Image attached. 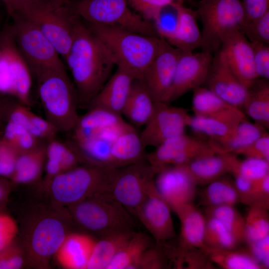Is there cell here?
<instances>
[{"label":"cell","mask_w":269,"mask_h":269,"mask_svg":"<svg viewBox=\"0 0 269 269\" xmlns=\"http://www.w3.org/2000/svg\"><path fill=\"white\" fill-rule=\"evenodd\" d=\"M64 59L71 72L78 105L88 108L110 77L116 66L115 61L104 45L79 18L72 43Z\"/></svg>","instance_id":"1"},{"label":"cell","mask_w":269,"mask_h":269,"mask_svg":"<svg viewBox=\"0 0 269 269\" xmlns=\"http://www.w3.org/2000/svg\"><path fill=\"white\" fill-rule=\"evenodd\" d=\"M118 115L98 107H90L79 119L68 142L82 164L114 168L110 151L116 140L133 128Z\"/></svg>","instance_id":"2"},{"label":"cell","mask_w":269,"mask_h":269,"mask_svg":"<svg viewBox=\"0 0 269 269\" xmlns=\"http://www.w3.org/2000/svg\"><path fill=\"white\" fill-rule=\"evenodd\" d=\"M104 45L116 66L135 79H140L160 49L164 39L105 25L88 23L86 25Z\"/></svg>","instance_id":"3"},{"label":"cell","mask_w":269,"mask_h":269,"mask_svg":"<svg viewBox=\"0 0 269 269\" xmlns=\"http://www.w3.org/2000/svg\"><path fill=\"white\" fill-rule=\"evenodd\" d=\"M46 119L59 132H71L79 119L77 93L65 69L35 76Z\"/></svg>","instance_id":"4"},{"label":"cell","mask_w":269,"mask_h":269,"mask_svg":"<svg viewBox=\"0 0 269 269\" xmlns=\"http://www.w3.org/2000/svg\"><path fill=\"white\" fill-rule=\"evenodd\" d=\"M70 207L76 222L100 238L134 231V216L108 192L96 194Z\"/></svg>","instance_id":"5"},{"label":"cell","mask_w":269,"mask_h":269,"mask_svg":"<svg viewBox=\"0 0 269 269\" xmlns=\"http://www.w3.org/2000/svg\"><path fill=\"white\" fill-rule=\"evenodd\" d=\"M68 3L37 0L14 12L37 27L64 58L71 47L79 18Z\"/></svg>","instance_id":"6"},{"label":"cell","mask_w":269,"mask_h":269,"mask_svg":"<svg viewBox=\"0 0 269 269\" xmlns=\"http://www.w3.org/2000/svg\"><path fill=\"white\" fill-rule=\"evenodd\" d=\"M195 10L202 23V51L213 54L224 37L245 21L241 0H199Z\"/></svg>","instance_id":"7"},{"label":"cell","mask_w":269,"mask_h":269,"mask_svg":"<svg viewBox=\"0 0 269 269\" xmlns=\"http://www.w3.org/2000/svg\"><path fill=\"white\" fill-rule=\"evenodd\" d=\"M114 169L82 164L56 175L46 184L57 202L71 206L96 194L108 192Z\"/></svg>","instance_id":"8"},{"label":"cell","mask_w":269,"mask_h":269,"mask_svg":"<svg viewBox=\"0 0 269 269\" xmlns=\"http://www.w3.org/2000/svg\"><path fill=\"white\" fill-rule=\"evenodd\" d=\"M128 0H78L73 12L88 23L158 36L154 24L132 10Z\"/></svg>","instance_id":"9"},{"label":"cell","mask_w":269,"mask_h":269,"mask_svg":"<svg viewBox=\"0 0 269 269\" xmlns=\"http://www.w3.org/2000/svg\"><path fill=\"white\" fill-rule=\"evenodd\" d=\"M18 47L35 76L51 70L65 69L59 54L33 23L17 13L11 15Z\"/></svg>","instance_id":"10"},{"label":"cell","mask_w":269,"mask_h":269,"mask_svg":"<svg viewBox=\"0 0 269 269\" xmlns=\"http://www.w3.org/2000/svg\"><path fill=\"white\" fill-rule=\"evenodd\" d=\"M156 173L146 160L116 168L108 193L134 216L154 183Z\"/></svg>","instance_id":"11"},{"label":"cell","mask_w":269,"mask_h":269,"mask_svg":"<svg viewBox=\"0 0 269 269\" xmlns=\"http://www.w3.org/2000/svg\"><path fill=\"white\" fill-rule=\"evenodd\" d=\"M146 154V160L157 173L170 165H182L216 153L210 142L183 134L172 137Z\"/></svg>","instance_id":"12"},{"label":"cell","mask_w":269,"mask_h":269,"mask_svg":"<svg viewBox=\"0 0 269 269\" xmlns=\"http://www.w3.org/2000/svg\"><path fill=\"white\" fill-rule=\"evenodd\" d=\"M0 59L9 77L11 95L20 104L29 105L31 71L16 44L12 26L0 33Z\"/></svg>","instance_id":"13"},{"label":"cell","mask_w":269,"mask_h":269,"mask_svg":"<svg viewBox=\"0 0 269 269\" xmlns=\"http://www.w3.org/2000/svg\"><path fill=\"white\" fill-rule=\"evenodd\" d=\"M189 116L185 108L163 102H155L152 117L139 134L144 147H156L166 140L184 134Z\"/></svg>","instance_id":"14"},{"label":"cell","mask_w":269,"mask_h":269,"mask_svg":"<svg viewBox=\"0 0 269 269\" xmlns=\"http://www.w3.org/2000/svg\"><path fill=\"white\" fill-rule=\"evenodd\" d=\"M159 195L174 212L193 203L197 185L183 165H170L160 169L154 177Z\"/></svg>","instance_id":"15"},{"label":"cell","mask_w":269,"mask_h":269,"mask_svg":"<svg viewBox=\"0 0 269 269\" xmlns=\"http://www.w3.org/2000/svg\"><path fill=\"white\" fill-rule=\"evenodd\" d=\"M181 52L164 39L161 48L140 79L155 102L165 101L172 85Z\"/></svg>","instance_id":"16"},{"label":"cell","mask_w":269,"mask_h":269,"mask_svg":"<svg viewBox=\"0 0 269 269\" xmlns=\"http://www.w3.org/2000/svg\"><path fill=\"white\" fill-rule=\"evenodd\" d=\"M213 54L201 50L181 52L171 88L164 102L170 104L205 82Z\"/></svg>","instance_id":"17"},{"label":"cell","mask_w":269,"mask_h":269,"mask_svg":"<svg viewBox=\"0 0 269 269\" xmlns=\"http://www.w3.org/2000/svg\"><path fill=\"white\" fill-rule=\"evenodd\" d=\"M171 209L157 192L154 183L134 216L151 235L155 243L170 242L175 236Z\"/></svg>","instance_id":"18"},{"label":"cell","mask_w":269,"mask_h":269,"mask_svg":"<svg viewBox=\"0 0 269 269\" xmlns=\"http://www.w3.org/2000/svg\"><path fill=\"white\" fill-rule=\"evenodd\" d=\"M204 84L206 87L222 100L243 111L248 88L232 71L220 49L213 54Z\"/></svg>","instance_id":"19"},{"label":"cell","mask_w":269,"mask_h":269,"mask_svg":"<svg viewBox=\"0 0 269 269\" xmlns=\"http://www.w3.org/2000/svg\"><path fill=\"white\" fill-rule=\"evenodd\" d=\"M66 227L54 216H45L32 226L28 237L29 253L36 261L46 262L55 255L67 236Z\"/></svg>","instance_id":"20"},{"label":"cell","mask_w":269,"mask_h":269,"mask_svg":"<svg viewBox=\"0 0 269 269\" xmlns=\"http://www.w3.org/2000/svg\"><path fill=\"white\" fill-rule=\"evenodd\" d=\"M220 49L232 71L246 87L248 88L259 78L254 68L251 43L240 29L228 34Z\"/></svg>","instance_id":"21"},{"label":"cell","mask_w":269,"mask_h":269,"mask_svg":"<svg viewBox=\"0 0 269 269\" xmlns=\"http://www.w3.org/2000/svg\"><path fill=\"white\" fill-rule=\"evenodd\" d=\"M246 118L243 111L231 108L207 116H189L187 127L208 138L212 143H221L233 134L240 122Z\"/></svg>","instance_id":"22"},{"label":"cell","mask_w":269,"mask_h":269,"mask_svg":"<svg viewBox=\"0 0 269 269\" xmlns=\"http://www.w3.org/2000/svg\"><path fill=\"white\" fill-rule=\"evenodd\" d=\"M183 0H175L171 4L176 13L173 29L164 39L182 52H194L201 47V30L195 10L184 5Z\"/></svg>","instance_id":"23"},{"label":"cell","mask_w":269,"mask_h":269,"mask_svg":"<svg viewBox=\"0 0 269 269\" xmlns=\"http://www.w3.org/2000/svg\"><path fill=\"white\" fill-rule=\"evenodd\" d=\"M134 80L130 74L117 68L93 99L88 109L98 107L122 115Z\"/></svg>","instance_id":"24"},{"label":"cell","mask_w":269,"mask_h":269,"mask_svg":"<svg viewBox=\"0 0 269 269\" xmlns=\"http://www.w3.org/2000/svg\"><path fill=\"white\" fill-rule=\"evenodd\" d=\"M238 158L237 155L234 153H216L201 157L182 165L197 186H206L231 173Z\"/></svg>","instance_id":"25"},{"label":"cell","mask_w":269,"mask_h":269,"mask_svg":"<svg viewBox=\"0 0 269 269\" xmlns=\"http://www.w3.org/2000/svg\"><path fill=\"white\" fill-rule=\"evenodd\" d=\"M181 224L176 252L192 248L204 249L206 218L193 203L175 212Z\"/></svg>","instance_id":"26"},{"label":"cell","mask_w":269,"mask_h":269,"mask_svg":"<svg viewBox=\"0 0 269 269\" xmlns=\"http://www.w3.org/2000/svg\"><path fill=\"white\" fill-rule=\"evenodd\" d=\"M95 242L86 234L67 235L55 254L58 262L66 269H87Z\"/></svg>","instance_id":"27"},{"label":"cell","mask_w":269,"mask_h":269,"mask_svg":"<svg viewBox=\"0 0 269 269\" xmlns=\"http://www.w3.org/2000/svg\"><path fill=\"white\" fill-rule=\"evenodd\" d=\"M155 103L142 80L135 79L122 115L134 127L145 126L152 117Z\"/></svg>","instance_id":"28"},{"label":"cell","mask_w":269,"mask_h":269,"mask_svg":"<svg viewBox=\"0 0 269 269\" xmlns=\"http://www.w3.org/2000/svg\"><path fill=\"white\" fill-rule=\"evenodd\" d=\"M135 127L122 134L110 151L113 167L118 168L146 160V153Z\"/></svg>","instance_id":"29"},{"label":"cell","mask_w":269,"mask_h":269,"mask_svg":"<svg viewBox=\"0 0 269 269\" xmlns=\"http://www.w3.org/2000/svg\"><path fill=\"white\" fill-rule=\"evenodd\" d=\"M243 110L255 123L269 130V80L258 78L248 88Z\"/></svg>","instance_id":"30"},{"label":"cell","mask_w":269,"mask_h":269,"mask_svg":"<svg viewBox=\"0 0 269 269\" xmlns=\"http://www.w3.org/2000/svg\"><path fill=\"white\" fill-rule=\"evenodd\" d=\"M46 159V144L18 154L14 172L10 179L15 183L27 184L37 180L42 173Z\"/></svg>","instance_id":"31"},{"label":"cell","mask_w":269,"mask_h":269,"mask_svg":"<svg viewBox=\"0 0 269 269\" xmlns=\"http://www.w3.org/2000/svg\"><path fill=\"white\" fill-rule=\"evenodd\" d=\"M135 231L113 234L96 241L87 269H106Z\"/></svg>","instance_id":"32"},{"label":"cell","mask_w":269,"mask_h":269,"mask_svg":"<svg viewBox=\"0 0 269 269\" xmlns=\"http://www.w3.org/2000/svg\"><path fill=\"white\" fill-rule=\"evenodd\" d=\"M267 130L256 123H251L245 118L236 127L231 136L221 143H210L216 153H234L248 146L262 136Z\"/></svg>","instance_id":"33"},{"label":"cell","mask_w":269,"mask_h":269,"mask_svg":"<svg viewBox=\"0 0 269 269\" xmlns=\"http://www.w3.org/2000/svg\"><path fill=\"white\" fill-rule=\"evenodd\" d=\"M206 186L200 195V201L206 207L234 206L240 202L234 180L226 175Z\"/></svg>","instance_id":"34"},{"label":"cell","mask_w":269,"mask_h":269,"mask_svg":"<svg viewBox=\"0 0 269 269\" xmlns=\"http://www.w3.org/2000/svg\"><path fill=\"white\" fill-rule=\"evenodd\" d=\"M170 242H154L144 251L130 269H175L176 247Z\"/></svg>","instance_id":"35"},{"label":"cell","mask_w":269,"mask_h":269,"mask_svg":"<svg viewBox=\"0 0 269 269\" xmlns=\"http://www.w3.org/2000/svg\"><path fill=\"white\" fill-rule=\"evenodd\" d=\"M212 263L225 269H264L247 250L204 248Z\"/></svg>","instance_id":"36"},{"label":"cell","mask_w":269,"mask_h":269,"mask_svg":"<svg viewBox=\"0 0 269 269\" xmlns=\"http://www.w3.org/2000/svg\"><path fill=\"white\" fill-rule=\"evenodd\" d=\"M154 241L151 237L142 232H135L110 262L106 269H130Z\"/></svg>","instance_id":"37"},{"label":"cell","mask_w":269,"mask_h":269,"mask_svg":"<svg viewBox=\"0 0 269 269\" xmlns=\"http://www.w3.org/2000/svg\"><path fill=\"white\" fill-rule=\"evenodd\" d=\"M205 215L220 221L240 244L245 242V218L234 206L206 207Z\"/></svg>","instance_id":"38"},{"label":"cell","mask_w":269,"mask_h":269,"mask_svg":"<svg viewBox=\"0 0 269 269\" xmlns=\"http://www.w3.org/2000/svg\"><path fill=\"white\" fill-rule=\"evenodd\" d=\"M205 216L204 248L229 249L238 247L240 243L217 219Z\"/></svg>","instance_id":"39"},{"label":"cell","mask_w":269,"mask_h":269,"mask_svg":"<svg viewBox=\"0 0 269 269\" xmlns=\"http://www.w3.org/2000/svg\"><path fill=\"white\" fill-rule=\"evenodd\" d=\"M192 109L194 115L207 116L233 108L206 87L193 90Z\"/></svg>","instance_id":"40"},{"label":"cell","mask_w":269,"mask_h":269,"mask_svg":"<svg viewBox=\"0 0 269 269\" xmlns=\"http://www.w3.org/2000/svg\"><path fill=\"white\" fill-rule=\"evenodd\" d=\"M268 211L259 206H249L245 218V242L247 244L269 235Z\"/></svg>","instance_id":"41"},{"label":"cell","mask_w":269,"mask_h":269,"mask_svg":"<svg viewBox=\"0 0 269 269\" xmlns=\"http://www.w3.org/2000/svg\"><path fill=\"white\" fill-rule=\"evenodd\" d=\"M46 144V158L60 164L63 172L69 170L82 164L74 149L68 143H64L55 138Z\"/></svg>","instance_id":"42"},{"label":"cell","mask_w":269,"mask_h":269,"mask_svg":"<svg viewBox=\"0 0 269 269\" xmlns=\"http://www.w3.org/2000/svg\"><path fill=\"white\" fill-rule=\"evenodd\" d=\"M258 182L269 174V161L261 158L246 157L237 159L231 173Z\"/></svg>","instance_id":"43"},{"label":"cell","mask_w":269,"mask_h":269,"mask_svg":"<svg viewBox=\"0 0 269 269\" xmlns=\"http://www.w3.org/2000/svg\"><path fill=\"white\" fill-rule=\"evenodd\" d=\"M213 269L214 264L204 249L192 248L176 253L175 269Z\"/></svg>","instance_id":"44"},{"label":"cell","mask_w":269,"mask_h":269,"mask_svg":"<svg viewBox=\"0 0 269 269\" xmlns=\"http://www.w3.org/2000/svg\"><path fill=\"white\" fill-rule=\"evenodd\" d=\"M241 30L250 42L269 45V11L257 18L244 22Z\"/></svg>","instance_id":"45"},{"label":"cell","mask_w":269,"mask_h":269,"mask_svg":"<svg viewBox=\"0 0 269 269\" xmlns=\"http://www.w3.org/2000/svg\"><path fill=\"white\" fill-rule=\"evenodd\" d=\"M175 0H128L137 13L145 19L154 22L159 17L163 10Z\"/></svg>","instance_id":"46"},{"label":"cell","mask_w":269,"mask_h":269,"mask_svg":"<svg viewBox=\"0 0 269 269\" xmlns=\"http://www.w3.org/2000/svg\"><path fill=\"white\" fill-rule=\"evenodd\" d=\"M253 51L254 65L259 78L269 79V45L251 42Z\"/></svg>","instance_id":"47"},{"label":"cell","mask_w":269,"mask_h":269,"mask_svg":"<svg viewBox=\"0 0 269 269\" xmlns=\"http://www.w3.org/2000/svg\"><path fill=\"white\" fill-rule=\"evenodd\" d=\"M18 155L16 150L3 138H0V176L10 178Z\"/></svg>","instance_id":"48"},{"label":"cell","mask_w":269,"mask_h":269,"mask_svg":"<svg viewBox=\"0 0 269 269\" xmlns=\"http://www.w3.org/2000/svg\"><path fill=\"white\" fill-rule=\"evenodd\" d=\"M23 264L21 249L14 240L0 251V269H18Z\"/></svg>","instance_id":"49"},{"label":"cell","mask_w":269,"mask_h":269,"mask_svg":"<svg viewBox=\"0 0 269 269\" xmlns=\"http://www.w3.org/2000/svg\"><path fill=\"white\" fill-rule=\"evenodd\" d=\"M29 111L27 106L20 103L13 104L8 114L6 121L22 126L33 135L41 139L39 133L31 123L29 115Z\"/></svg>","instance_id":"50"},{"label":"cell","mask_w":269,"mask_h":269,"mask_svg":"<svg viewBox=\"0 0 269 269\" xmlns=\"http://www.w3.org/2000/svg\"><path fill=\"white\" fill-rule=\"evenodd\" d=\"M236 155L245 157L261 158L269 161V134L268 132L239 150Z\"/></svg>","instance_id":"51"},{"label":"cell","mask_w":269,"mask_h":269,"mask_svg":"<svg viewBox=\"0 0 269 269\" xmlns=\"http://www.w3.org/2000/svg\"><path fill=\"white\" fill-rule=\"evenodd\" d=\"M18 231L15 221L9 215L0 213V251L15 238Z\"/></svg>","instance_id":"52"},{"label":"cell","mask_w":269,"mask_h":269,"mask_svg":"<svg viewBox=\"0 0 269 269\" xmlns=\"http://www.w3.org/2000/svg\"><path fill=\"white\" fill-rule=\"evenodd\" d=\"M248 206H257L269 210V174L256 182Z\"/></svg>","instance_id":"53"},{"label":"cell","mask_w":269,"mask_h":269,"mask_svg":"<svg viewBox=\"0 0 269 269\" xmlns=\"http://www.w3.org/2000/svg\"><path fill=\"white\" fill-rule=\"evenodd\" d=\"M245 13V21L257 18L269 11V0H241Z\"/></svg>","instance_id":"54"},{"label":"cell","mask_w":269,"mask_h":269,"mask_svg":"<svg viewBox=\"0 0 269 269\" xmlns=\"http://www.w3.org/2000/svg\"><path fill=\"white\" fill-rule=\"evenodd\" d=\"M248 249L263 267H269V235L255 242L248 243Z\"/></svg>","instance_id":"55"},{"label":"cell","mask_w":269,"mask_h":269,"mask_svg":"<svg viewBox=\"0 0 269 269\" xmlns=\"http://www.w3.org/2000/svg\"><path fill=\"white\" fill-rule=\"evenodd\" d=\"M29 115L32 124L39 133L41 139L48 141L55 138L58 132L47 120L41 118L30 110Z\"/></svg>","instance_id":"56"},{"label":"cell","mask_w":269,"mask_h":269,"mask_svg":"<svg viewBox=\"0 0 269 269\" xmlns=\"http://www.w3.org/2000/svg\"><path fill=\"white\" fill-rule=\"evenodd\" d=\"M13 104L5 99L0 98V129L7 119L8 114Z\"/></svg>","instance_id":"57"},{"label":"cell","mask_w":269,"mask_h":269,"mask_svg":"<svg viewBox=\"0 0 269 269\" xmlns=\"http://www.w3.org/2000/svg\"><path fill=\"white\" fill-rule=\"evenodd\" d=\"M37 0H10L9 6L6 10L9 15L19 10L26 5Z\"/></svg>","instance_id":"58"},{"label":"cell","mask_w":269,"mask_h":269,"mask_svg":"<svg viewBox=\"0 0 269 269\" xmlns=\"http://www.w3.org/2000/svg\"><path fill=\"white\" fill-rule=\"evenodd\" d=\"M5 178L0 176V207H2L9 194L8 183Z\"/></svg>","instance_id":"59"},{"label":"cell","mask_w":269,"mask_h":269,"mask_svg":"<svg viewBox=\"0 0 269 269\" xmlns=\"http://www.w3.org/2000/svg\"><path fill=\"white\" fill-rule=\"evenodd\" d=\"M0 0L3 3L7 10L9 6L10 0Z\"/></svg>","instance_id":"60"},{"label":"cell","mask_w":269,"mask_h":269,"mask_svg":"<svg viewBox=\"0 0 269 269\" xmlns=\"http://www.w3.org/2000/svg\"><path fill=\"white\" fill-rule=\"evenodd\" d=\"M55 2L59 3H65L69 2L71 0H54Z\"/></svg>","instance_id":"61"},{"label":"cell","mask_w":269,"mask_h":269,"mask_svg":"<svg viewBox=\"0 0 269 269\" xmlns=\"http://www.w3.org/2000/svg\"><path fill=\"white\" fill-rule=\"evenodd\" d=\"M2 207H0V213L1 212Z\"/></svg>","instance_id":"62"}]
</instances>
